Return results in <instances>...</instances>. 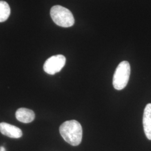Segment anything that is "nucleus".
Segmentation results:
<instances>
[{
  "label": "nucleus",
  "mask_w": 151,
  "mask_h": 151,
  "mask_svg": "<svg viewBox=\"0 0 151 151\" xmlns=\"http://www.w3.org/2000/svg\"><path fill=\"white\" fill-rule=\"evenodd\" d=\"M60 134L64 140L73 146H78L82 139V128L75 120L64 122L60 127Z\"/></svg>",
  "instance_id": "f257e3e1"
},
{
  "label": "nucleus",
  "mask_w": 151,
  "mask_h": 151,
  "mask_svg": "<svg viewBox=\"0 0 151 151\" xmlns=\"http://www.w3.org/2000/svg\"><path fill=\"white\" fill-rule=\"evenodd\" d=\"M50 16L54 23L61 27H69L75 24L72 13L68 9L60 5L53 6L50 9Z\"/></svg>",
  "instance_id": "f03ea898"
},
{
  "label": "nucleus",
  "mask_w": 151,
  "mask_h": 151,
  "mask_svg": "<svg viewBox=\"0 0 151 151\" xmlns=\"http://www.w3.org/2000/svg\"><path fill=\"white\" fill-rule=\"evenodd\" d=\"M130 75V65L128 62L119 63L114 74L113 85L115 89L122 90L127 85Z\"/></svg>",
  "instance_id": "7ed1b4c3"
},
{
  "label": "nucleus",
  "mask_w": 151,
  "mask_h": 151,
  "mask_svg": "<svg viewBox=\"0 0 151 151\" xmlns=\"http://www.w3.org/2000/svg\"><path fill=\"white\" fill-rule=\"evenodd\" d=\"M66 59L64 55H53L47 60L43 65L44 70L49 75H53L60 72L65 66Z\"/></svg>",
  "instance_id": "20e7f679"
},
{
  "label": "nucleus",
  "mask_w": 151,
  "mask_h": 151,
  "mask_svg": "<svg viewBox=\"0 0 151 151\" xmlns=\"http://www.w3.org/2000/svg\"><path fill=\"white\" fill-rule=\"evenodd\" d=\"M0 132L11 138H19L22 136V130L20 128L4 122L0 123Z\"/></svg>",
  "instance_id": "39448f33"
},
{
  "label": "nucleus",
  "mask_w": 151,
  "mask_h": 151,
  "mask_svg": "<svg viewBox=\"0 0 151 151\" xmlns=\"http://www.w3.org/2000/svg\"><path fill=\"white\" fill-rule=\"evenodd\" d=\"M15 115L17 120L24 123L32 122L35 117L34 111L27 108H19L16 111Z\"/></svg>",
  "instance_id": "423d86ee"
},
{
  "label": "nucleus",
  "mask_w": 151,
  "mask_h": 151,
  "mask_svg": "<svg viewBox=\"0 0 151 151\" xmlns=\"http://www.w3.org/2000/svg\"><path fill=\"white\" fill-rule=\"evenodd\" d=\"M143 124L147 138L149 140H151V103L148 104L145 109Z\"/></svg>",
  "instance_id": "0eeeda50"
},
{
  "label": "nucleus",
  "mask_w": 151,
  "mask_h": 151,
  "mask_svg": "<svg viewBox=\"0 0 151 151\" xmlns=\"http://www.w3.org/2000/svg\"><path fill=\"white\" fill-rule=\"evenodd\" d=\"M10 7L4 1H0V22L6 21L10 15Z\"/></svg>",
  "instance_id": "6e6552de"
},
{
  "label": "nucleus",
  "mask_w": 151,
  "mask_h": 151,
  "mask_svg": "<svg viewBox=\"0 0 151 151\" xmlns=\"http://www.w3.org/2000/svg\"><path fill=\"white\" fill-rule=\"evenodd\" d=\"M0 151H6V149L4 147H0Z\"/></svg>",
  "instance_id": "1a4fd4ad"
}]
</instances>
